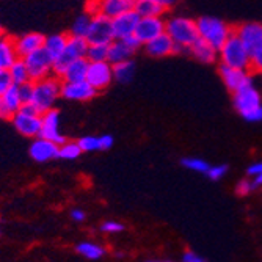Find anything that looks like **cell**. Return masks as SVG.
<instances>
[{
  "mask_svg": "<svg viewBox=\"0 0 262 262\" xmlns=\"http://www.w3.org/2000/svg\"><path fill=\"white\" fill-rule=\"evenodd\" d=\"M85 11H88L91 16L99 14V0H86V4H85Z\"/></svg>",
  "mask_w": 262,
  "mask_h": 262,
  "instance_id": "42",
  "label": "cell"
},
{
  "mask_svg": "<svg viewBox=\"0 0 262 262\" xmlns=\"http://www.w3.org/2000/svg\"><path fill=\"white\" fill-rule=\"evenodd\" d=\"M102 141H104V151H107V149H112L113 143H115V138L112 135H108V134H104L102 135Z\"/></svg>",
  "mask_w": 262,
  "mask_h": 262,
  "instance_id": "48",
  "label": "cell"
},
{
  "mask_svg": "<svg viewBox=\"0 0 262 262\" xmlns=\"http://www.w3.org/2000/svg\"><path fill=\"white\" fill-rule=\"evenodd\" d=\"M69 41V33H52L47 35L46 41H44V47L42 49L52 57V60L55 61L66 49Z\"/></svg>",
  "mask_w": 262,
  "mask_h": 262,
  "instance_id": "23",
  "label": "cell"
},
{
  "mask_svg": "<svg viewBox=\"0 0 262 262\" xmlns=\"http://www.w3.org/2000/svg\"><path fill=\"white\" fill-rule=\"evenodd\" d=\"M77 253L82 254L86 259H99L104 254V250L96 245V244H91V242H83L77 245Z\"/></svg>",
  "mask_w": 262,
  "mask_h": 262,
  "instance_id": "35",
  "label": "cell"
},
{
  "mask_svg": "<svg viewBox=\"0 0 262 262\" xmlns=\"http://www.w3.org/2000/svg\"><path fill=\"white\" fill-rule=\"evenodd\" d=\"M86 58L90 63L108 60V44H90Z\"/></svg>",
  "mask_w": 262,
  "mask_h": 262,
  "instance_id": "32",
  "label": "cell"
},
{
  "mask_svg": "<svg viewBox=\"0 0 262 262\" xmlns=\"http://www.w3.org/2000/svg\"><path fill=\"white\" fill-rule=\"evenodd\" d=\"M254 188H256V187H254V184H253L251 179H242L239 184H237L235 192L239 193V195H242V196H245V195H250Z\"/></svg>",
  "mask_w": 262,
  "mask_h": 262,
  "instance_id": "40",
  "label": "cell"
},
{
  "mask_svg": "<svg viewBox=\"0 0 262 262\" xmlns=\"http://www.w3.org/2000/svg\"><path fill=\"white\" fill-rule=\"evenodd\" d=\"M91 14L88 11H82L79 13L73 24H71V29H69V35L71 36H82L85 38L86 33H88V29H90V24H91Z\"/></svg>",
  "mask_w": 262,
  "mask_h": 262,
  "instance_id": "28",
  "label": "cell"
},
{
  "mask_svg": "<svg viewBox=\"0 0 262 262\" xmlns=\"http://www.w3.org/2000/svg\"><path fill=\"white\" fill-rule=\"evenodd\" d=\"M234 110L248 123L262 121V93L254 82V77L231 93Z\"/></svg>",
  "mask_w": 262,
  "mask_h": 262,
  "instance_id": "1",
  "label": "cell"
},
{
  "mask_svg": "<svg viewBox=\"0 0 262 262\" xmlns=\"http://www.w3.org/2000/svg\"><path fill=\"white\" fill-rule=\"evenodd\" d=\"M260 76H262V74H260Z\"/></svg>",
  "mask_w": 262,
  "mask_h": 262,
  "instance_id": "52",
  "label": "cell"
},
{
  "mask_svg": "<svg viewBox=\"0 0 262 262\" xmlns=\"http://www.w3.org/2000/svg\"><path fill=\"white\" fill-rule=\"evenodd\" d=\"M165 33L176 42L179 52H188L190 47L200 39L196 20L179 14L165 17Z\"/></svg>",
  "mask_w": 262,
  "mask_h": 262,
  "instance_id": "2",
  "label": "cell"
},
{
  "mask_svg": "<svg viewBox=\"0 0 262 262\" xmlns=\"http://www.w3.org/2000/svg\"><path fill=\"white\" fill-rule=\"evenodd\" d=\"M11 116H13V113L8 110L4 98L0 96V120H11Z\"/></svg>",
  "mask_w": 262,
  "mask_h": 262,
  "instance_id": "43",
  "label": "cell"
},
{
  "mask_svg": "<svg viewBox=\"0 0 262 262\" xmlns=\"http://www.w3.org/2000/svg\"><path fill=\"white\" fill-rule=\"evenodd\" d=\"M8 71H10L14 85H20V83H26V82L30 80L27 64H26V61H24V58H20V57L8 68Z\"/></svg>",
  "mask_w": 262,
  "mask_h": 262,
  "instance_id": "30",
  "label": "cell"
},
{
  "mask_svg": "<svg viewBox=\"0 0 262 262\" xmlns=\"http://www.w3.org/2000/svg\"><path fill=\"white\" fill-rule=\"evenodd\" d=\"M219 76L223 82V85L232 93L235 90H239L242 85H245L248 80L253 79L251 71L248 69H237V68H231L226 64H220L219 66Z\"/></svg>",
  "mask_w": 262,
  "mask_h": 262,
  "instance_id": "18",
  "label": "cell"
},
{
  "mask_svg": "<svg viewBox=\"0 0 262 262\" xmlns=\"http://www.w3.org/2000/svg\"><path fill=\"white\" fill-rule=\"evenodd\" d=\"M138 20H140V14L135 10L113 17L112 27H113L115 39H124V38L135 35V29H137Z\"/></svg>",
  "mask_w": 262,
  "mask_h": 262,
  "instance_id": "19",
  "label": "cell"
},
{
  "mask_svg": "<svg viewBox=\"0 0 262 262\" xmlns=\"http://www.w3.org/2000/svg\"><path fill=\"white\" fill-rule=\"evenodd\" d=\"M29 154L38 163L51 162L58 157V145L55 141L47 140L39 135L36 138H32V143L29 146Z\"/></svg>",
  "mask_w": 262,
  "mask_h": 262,
  "instance_id": "16",
  "label": "cell"
},
{
  "mask_svg": "<svg viewBox=\"0 0 262 262\" xmlns=\"http://www.w3.org/2000/svg\"><path fill=\"white\" fill-rule=\"evenodd\" d=\"M98 94L88 80L82 82H63L61 85V98L71 102H88Z\"/></svg>",
  "mask_w": 262,
  "mask_h": 262,
  "instance_id": "14",
  "label": "cell"
},
{
  "mask_svg": "<svg viewBox=\"0 0 262 262\" xmlns=\"http://www.w3.org/2000/svg\"><path fill=\"white\" fill-rule=\"evenodd\" d=\"M251 63H250V71L254 74H262V46L254 49L251 54Z\"/></svg>",
  "mask_w": 262,
  "mask_h": 262,
  "instance_id": "37",
  "label": "cell"
},
{
  "mask_svg": "<svg viewBox=\"0 0 262 262\" xmlns=\"http://www.w3.org/2000/svg\"><path fill=\"white\" fill-rule=\"evenodd\" d=\"M141 49L151 58H166L174 54H179V47L166 33L151 39L146 44H143Z\"/></svg>",
  "mask_w": 262,
  "mask_h": 262,
  "instance_id": "13",
  "label": "cell"
},
{
  "mask_svg": "<svg viewBox=\"0 0 262 262\" xmlns=\"http://www.w3.org/2000/svg\"><path fill=\"white\" fill-rule=\"evenodd\" d=\"M226 173H228V165L220 163V165H210V168H209V171L206 174L212 181H220L222 178H225Z\"/></svg>",
  "mask_w": 262,
  "mask_h": 262,
  "instance_id": "38",
  "label": "cell"
},
{
  "mask_svg": "<svg viewBox=\"0 0 262 262\" xmlns=\"http://www.w3.org/2000/svg\"><path fill=\"white\" fill-rule=\"evenodd\" d=\"M184 262H206L203 257H200L196 253H193V251H187L185 254H184Z\"/></svg>",
  "mask_w": 262,
  "mask_h": 262,
  "instance_id": "45",
  "label": "cell"
},
{
  "mask_svg": "<svg viewBox=\"0 0 262 262\" xmlns=\"http://www.w3.org/2000/svg\"><path fill=\"white\" fill-rule=\"evenodd\" d=\"M13 79H11V74L8 69H0V96H4V94L13 86Z\"/></svg>",
  "mask_w": 262,
  "mask_h": 262,
  "instance_id": "39",
  "label": "cell"
},
{
  "mask_svg": "<svg viewBox=\"0 0 262 262\" xmlns=\"http://www.w3.org/2000/svg\"><path fill=\"white\" fill-rule=\"evenodd\" d=\"M200 38L213 46L215 49L220 47L234 35V27L220 17L215 16H201L196 19Z\"/></svg>",
  "mask_w": 262,
  "mask_h": 262,
  "instance_id": "3",
  "label": "cell"
},
{
  "mask_svg": "<svg viewBox=\"0 0 262 262\" xmlns=\"http://www.w3.org/2000/svg\"><path fill=\"white\" fill-rule=\"evenodd\" d=\"M88 68H90L88 58H79V60L73 61L66 68V71H64L60 79L63 82H82V80H86Z\"/></svg>",
  "mask_w": 262,
  "mask_h": 262,
  "instance_id": "24",
  "label": "cell"
},
{
  "mask_svg": "<svg viewBox=\"0 0 262 262\" xmlns=\"http://www.w3.org/2000/svg\"><path fill=\"white\" fill-rule=\"evenodd\" d=\"M251 181H253V184H254V187H256V188L262 187V173H260V174L253 176V178H251Z\"/></svg>",
  "mask_w": 262,
  "mask_h": 262,
  "instance_id": "49",
  "label": "cell"
},
{
  "mask_svg": "<svg viewBox=\"0 0 262 262\" xmlns=\"http://www.w3.org/2000/svg\"><path fill=\"white\" fill-rule=\"evenodd\" d=\"M86 80H88V83L94 90H96L98 93L107 90L112 85V82H115V77H113V64L108 60L90 63Z\"/></svg>",
  "mask_w": 262,
  "mask_h": 262,
  "instance_id": "10",
  "label": "cell"
},
{
  "mask_svg": "<svg viewBox=\"0 0 262 262\" xmlns=\"http://www.w3.org/2000/svg\"><path fill=\"white\" fill-rule=\"evenodd\" d=\"M85 38L90 44H110L115 39L112 19L101 13L94 14L91 17V24Z\"/></svg>",
  "mask_w": 262,
  "mask_h": 262,
  "instance_id": "9",
  "label": "cell"
},
{
  "mask_svg": "<svg viewBox=\"0 0 262 262\" xmlns=\"http://www.w3.org/2000/svg\"><path fill=\"white\" fill-rule=\"evenodd\" d=\"M135 71H137V66H135L134 60H127V61H123V63L113 64L115 82H118V83H129V82H132L134 77H135Z\"/></svg>",
  "mask_w": 262,
  "mask_h": 262,
  "instance_id": "26",
  "label": "cell"
},
{
  "mask_svg": "<svg viewBox=\"0 0 262 262\" xmlns=\"http://www.w3.org/2000/svg\"><path fill=\"white\" fill-rule=\"evenodd\" d=\"M181 163L184 168L195 171V173H207L210 168V165L204 159H200V157H184Z\"/></svg>",
  "mask_w": 262,
  "mask_h": 262,
  "instance_id": "33",
  "label": "cell"
},
{
  "mask_svg": "<svg viewBox=\"0 0 262 262\" xmlns=\"http://www.w3.org/2000/svg\"><path fill=\"white\" fill-rule=\"evenodd\" d=\"M165 33V17L163 16H152V17H140L135 36L141 44H146L151 39Z\"/></svg>",
  "mask_w": 262,
  "mask_h": 262,
  "instance_id": "12",
  "label": "cell"
},
{
  "mask_svg": "<svg viewBox=\"0 0 262 262\" xmlns=\"http://www.w3.org/2000/svg\"><path fill=\"white\" fill-rule=\"evenodd\" d=\"M71 217H73L74 222H83L85 217H86V213L82 209H74L73 212H71Z\"/></svg>",
  "mask_w": 262,
  "mask_h": 262,
  "instance_id": "47",
  "label": "cell"
},
{
  "mask_svg": "<svg viewBox=\"0 0 262 262\" xmlns=\"http://www.w3.org/2000/svg\"><path fill=\"white\" fill-rule=\"evenodd\" d=\"M247 173H248V176L250 178H253V176H256V174H260L262 173V162H254V163H251L248 168H247Z\"/></svg>",
  "mask_w": 262,
  "mask_h": 262,
  "instance_id": "44",
  "label": "cell"
},
{
  "mask_svg": "<svg viewBox=\"0 0 262 262\" xmlns=\"http://www.w3.org/2000/svg\"><path fill=\"white\" fill-rule=\"evenodd\" d=\"M101 229L104 232H108V234H116V232H121L124 229V226L120 223V222H115V220H108L105 223H102Z\"/></svg>",
  "mask_w": 262,
  "mask_h": 262,
  "instance_id": "41",
  "label": "cell"
},
{
  "mask_svg": "<svg viewBox=\"0 0 262 262\" xmlns=\"http://www.w3.org/2000/svg\"><path fill=\"white\" fill-rule=\"evenodd\" d=\"M219 63L226 64L237 69H248L250 71V51L245 44L235 36V33L219 49Z\"/></svg>",
  "mask_w": 262,
  "mask_h": 262,
  "instance_id": "5",
  "label": "cell"
},
{
  "mask_svg": "<svg viewBox=\"0 0 262 262\" xmlns=\"http://www.w3.org/2000/svg\"><path fill=\"white\" fill-rule=\"evenodd\" d=\"M82 148L79 145V140H66L61 145H58V159L63 160H76L82 156Z\"/></svg>",
  "mask_w": 262,
  "mask_h": 262,
  "instance_id": "29",
  "label": "cell"
},
{
  "mask_svg": "<svg viewBox=\"0 0 262 262\" xmlns=\"http://www.w3.org/2000/svg\"><path fill=\"white\" fill-rule=\"evenodd\" d=\"M143 44L137 39L135 35L124 39H113L108 44V61L112 64H118L127 60H132L134 55L141 49Z\"/></svg>",
  "mask_w": 262,
  "mask_h": 262,
  "instance_id": "8",
  "label": "cell"
},
{
  "mask_svg": "<svg viewBox=\"0 0 262 262\" xmlns=\"http://www.w3.org/2000/svg\"><path fill=\"white\" fill-rule=\"evenodd\" d=\"M135 11L140 17H152V16H165L166 10L157 2V0H137Z\"/></svg>",
  "mask_w": 262,
  "mask_h": 262,
  "instance_id": "27",
  "label": "cell"
},
{
  "mask_svg": "<svg viewBox=\"0 0 262 262\" xmlns=\"http://www.w3.org/2000/svg\"><path fill=\"white\" fill-rule=\"evenodd\" d=\"M188 54L203 64H213L219 61V49H215V47L201 38L190 47Z\"/></svg>",
  "mask_w": 262,
  "mask_h": 262,
  "instance_id": "21",
  "label": "cell"
},
{
  "mask_svg": "<svg viewBox=\"0 0 262 262\" xmlns=\"http://www.w3.org/2000/svg\"><path fill=\"white\" fill-rule=\"evenodd\" d=\"M234 33L245 44L250 54L254 49H257L259 46H262V24L260 22H254V20L244 22L234 29Z\"/></svg>",
  "mask_w": 262,
  "mask_h": 262,
  "instance_id": "17",
  "label": "cell"
},
{
  "mask_svg": "<svg viewBox=\"0 0 262 262\" xmlns=\"http://www.w3.org/2000/svg\"><path fill=\"white\" fill-rule=\"evenodd\" d=\"M19 88V96L22 104H30L33 101V91H35V83L32 80L26 82V83H20L17 85Z\"/></svg>",
  "mask_w": 262,
  "mask_h": 262,
  "instance_id": "36",
  "label": "cell"
},
{
  "mask_svg": "<svg viewBox=\"0 0 262 262\" xmlns=\"http://www.w3.org/2000/svg\"><path fill=\"white\" fill-rule=\"evenodd\" d=\"M35 83V91H33V101L32 104L41 112H47V110H52L57 108V102L61 98V85L63 80L52 74L46 79H41Z\"/></svg>",
  "mask_w": 262,
  "mask_h": 262,
  "instance_id": "4",
  "label": "cell"
},
{
  "mask_svg": "<svg viewBox=\"0 0 262 262\" xmlns=\"http://www.w3.org/2000/svg\"><path fill=\"white\" fill-rule=\"evenodd\" d=\"M157 2H159V4L166 10V11H168V10L174 8L176 5H179L181 0H157Z\"/></svg>",
  "mask_w": 262,
  "mask_h": 262,
  "instance_id": "46",
  "label": "cell"
},
{
  "mask_svg": "<svg viewBox=\"0 0 262 262\" xmlns=\"http://www.w3.org/2000/svg\"><path fill=\"white\" fill-rule=\"evenodd\" d=\"M4 101H5V104H7V107H8V110L11 112V113H16L24 104H22V101H20V96H19V88H17V85H13L5 94H4Z\"/></svg>",
  "mask_w": 262,
  "mask_h": 262,
  "instance_id": "34",
  "label": "cell"
},
{
  "mask_svg": "<svg viewBox=\"0 0 262 262\" xmlns=\"http://www.w3.org/2000/svg\"><path fill=\"white\" fill-rule=\"evenodd\" d=\"M4 35H5V33H4V29H2V26H0V38H2Z\"/></svg>",
  "mask_w": 262,
  "mask_h": 262,
  "instance_id": "50",
  "label": "cell"
},
{
  "mask_svg": "<svg viewBox=\"0 0 262 262\" xmlns=\"http://www.w3.org/2000/svg\"><path fill=\"white\" fill-rule=\"evenodd\" d=\"M19 58L14 46V38L4 35L0 38V69H8Z\"/></svg>",
  "mask_w": 262,
  "mask_h": 262,
  "instance_id": "25",
  "label": "cell"
},
{
  "mask_svg": "<svg viewBox=\"0 0 262 262\" xmlns=\"http://www.w3.org/2000/svg\"><path fill=\"white\" fill-rule=\"evenodd\" d=\"M79 145L83 152H98L104 151L102 135H83L79 138Z\"/></svg>",
  "mask_w": 262,
  "mask_h": 262,
  "instance_id": "31",
  "label": "cell"
},
{
  "mask_svg": "<svg viewBox=\"0 0 262 262\" xmlns=\"http://www.w3.org/2000/svg\"><path fill=\"white\" fill-rule=\"evenodd\" d=\"M148 262H154V260H148Z\"/></svg>",
  "mask_w": 262,
  "mask_h": 262,
  "instance_id": "51",
  "label": "cell"
},
{
  "mask_svg": "<svg viewBox=\"0 0 262 262\" xmlns=\"http://www.w3.org/2000/svg\"><path fill=\"white\" fill-rule=\"evenodd\" d=\"M88 47H90V42L86 41V38L69 35V41H68L64 52L54 61V74L61 77L71 63L79 58H86Z\"/></svg>",
  "mask_w": 262,
  "mask_h": 262,
  "instance_id": "6",
  "label": "cell"
},
{
  "mask_svg": "<svg viewBox=\"0 0 262 262\" xmlns=\"http://www.w3.org/2000/svg\"><path fill=\"white\" fill-rule=\"evenodd\" d=\"M24 61L27 64L32 82H38L54 74V60L44 49H39L27 57H24Z\"/></svg>",
  "mask_w": 262,
  "mask_h": 262,
  "instance_id": "7",
  "label": "cell"
},
{
  "mask_svg": "<svg viewBox=\"0 0 262 262\" xmlns=\"http://www.w3.org/2000/svg\"><path fill=\"white\" fill-rule=\"evenodd\" d=\"M137 0H99V13L113 19L120 14L135 10Z\"/></svg>",
  "mask_w": 262,
  "mask_h": 262,
  "instance_id": "22",
  "label": "cell"
},
{
  "mask_svg": "<svg viewBox=\"0 0 262 262\" xmlns=\"http://www.w3.org/2000/svg\"><path fill=\"white\" fill-rule=\"evenodd\" d=\"M11 124L16 129L17 134L27 138H36L41 135V127H42V118L41 115H30L22 110H17L11 116Z\"/></svg>",
  "mask_w": 262,
  "mask_h": 262,
  "instance_id": "11",
  "label": "cell"
},
{
  "mask_svg": "<svg viewBox=\"0 0 262 262\" xmlns=\"http://www.w3.org/2000/svg\"><path fill=\"white\" fill-rule=\"evenodd\" d=\"M46 36L39 32H29V33H22L17 38H14V46H16V52L20 58L27 57L39 49L44 47Z\"/></svg>",
  "mask_w": 262,
  "mask_h": 262,
  "instance_id": "20",
  "label": "cell"
},
{
  "mask_svg": "<svg viewBox=\"0 0 262 262\" xmlns=\"http://www.w3.org/2000/svg\"><path fill=\"white\" fill-rule=\"evenodd\" d=\"M42 118V127H41V137L55 141L57 145H61L68 138L61 134L60 124H61V113L57 108L47 110L41 115Z\"/></svg>",
  "mask_w": 262,
  "mask_h": 262,
  "instance_id": "15",
  "label": "cell"
}]
</instances>
